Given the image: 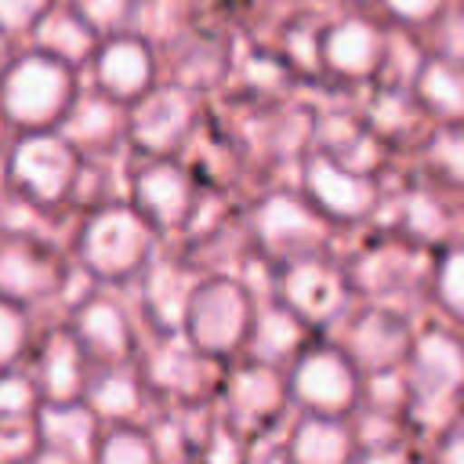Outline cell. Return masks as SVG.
<instances>
[{
    "mask_svg": "<svg viewBox=\"0 0 464 464\" xmlns=\"http://www.w3.org/2000/svg\"><path fill=\"white\" fill-rule=\"evenodd\" d=\"M348 453H352V439L330 417H308L294 431L286 450L294 464H348Z\"/></svg>",
    "mask_w": 464,
    "mask_h": 464,
    "instance_id": "cell-1",
    "label": "cell"
},
{
    "mask_svg": "<svg viewBox=\"0 0 464 464\" xmlns=\"http://www.w3.org/2000/svg\"><path fill=\"white\" fill-rule=\"evenodd\" d=\"M297 395L315 410H344L352 402V377L337 359H312L297 373Z\"/></svg>",
    "mask_w": 464,
    "mask_h": 464,
    "instance_id": "cell-2",
    "label": "cell"
},
{
    "mask_svg": "<svg viewBox=\"0 0 464 464\" xmlns=\"http://www.w3.org/2000/svg\"><path fill=\"white\" fill-rule=\"evenodd\" d=\"M94 464H160V460H156L152 442H149L141 431L116 428L112 435H105V439L98 442Z\"/></svg>",
    "mask_w": 464,
    "mask_h": 464,
    "instance_id": "cell-3",
    "label": "cell"
},
{
    "mask_svg": "<svg viewBox=\"0 0 464 464\" xmlns=\"http://www.w3.org/2000/svg\"><path fill=\"white\" fill-rule=\"evenodd\" d=\"M29 406H33V392L25 384H18V381H4L0 384V424L22 420L29 413Z\"/></svg>",
    "mask_w": 464,
    "mask_h": 464,
    "instance_id": "cell-4",
    "label": "cell"
},
{
    "mask_svg": "<svg viewBox=\"0 0 464 464\" xmlns=\"http://www.w3.org/2000/svg\"><path fill=\"white\" fill-rule=\"evenodd\" d=\"M94 406L105 413V417H130L134 413V395L127 384H105L98 395H94Z\"/></svg>",
    "mask_w": 464,
    "mask_h": 464,
    "instance_id": "cell-5",
    "label": "cell"
},
{
    "mask_svg": "<svg viewBox=\"0 0 464 464\" xmlns=\"http://www.w3.org/2000/svg\"><path fill=\"white\" fill-rule=\"evenodd\" d=\"M442 464H464V431L442 446Z\"/></svg>",
    "mask_w": 464,
    "mask_h": 464,
    "instance_id": "cell-6",
    "label": "cell"
},
{
    "mask_svg": "<svg viewBox=\"0 0 464 464\" xmlns=\"http://www.w3.org/2000/svg\"><path fill=\"white\" fill-rule=\"evenodd\" d=\"M362 464H417V460L406 457V453H399V450H384V453H370Z\"/></svg>",
    "mask_w": 464,
    "mask_h": 464,
    "instance_id": "cell-7",
    "label": "cell"
},
{
    "mask_svg": "<svg viewBox=\"0 0 464 464\" xmlns=\"http://www.w3.org/2000/svg\"><path fill=\"white\" fill-rule=\"evenodd\" d=\"M268 464H294V460H290V457H272Z\"/></svg>",
    "mask_w": 464,
    "mask_h": 464,
    "instance_id": "cell-8",
    "label": "cell"
}]
</instances>
